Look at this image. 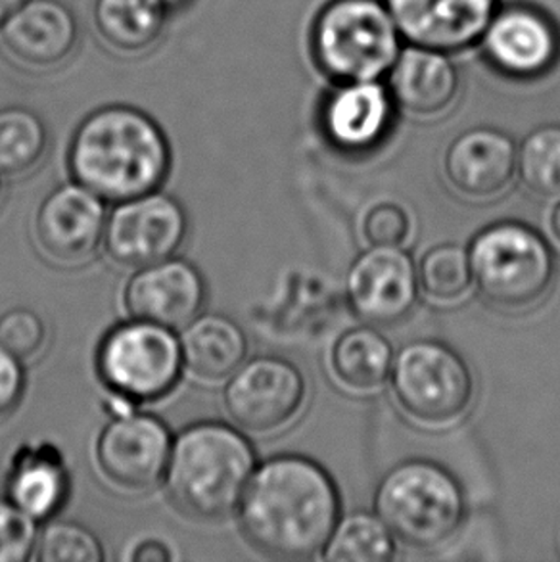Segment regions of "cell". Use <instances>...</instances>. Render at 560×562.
I'll use <instances>...</instances> for the list:
<instances>
[{
	"label": "cell",
	"instance_id": "cell-20",
	"mask_svg": "<svg viewBox=\"0 0 560 562\" xmlns=\"http://www.w3.org/2000/svg\"><path fill=\"white\" fill-rule=\"evenodd\" d=\"M394 108L387 83H338L326 97L321 123L333 145L359 153L379 145L392 123Z\"/></svg>",
	"mask_w": 560,
	"mask_h": 562
},
{
	"label": "cell",
	"instance_id": "cell-28",
	"mask_svg": "<svg viewBox=\"0 0 560 562\" xmlns=\"http://www.w3.org/2000/svg\"><path fill=\"white\" fill-rule=\"evenodd\" d=\"M472 266L467 248L446 243L424 254L418 266V286L436 302H457L472 286Z\"/></svg>",
	"mask_w": 560,
	"mask_h": 562
},
{
	"label": "cell",
	"instance_id": "cell-15",
	"mask_svg": "<svg viewBox=\"0 0 560 562\" xmlns=\"http://www.w3.org/2000/svg\"><path fill=\"white\" fill-rule=\"evenodd\" d=\"M403 41L410 45L457 54L478 45L497 0H384Z\"/></svg>",
	"mask_w": 560,
	"mask_h": 562
},
{
	"label": "cell",
	"instance_id": "cell-6",
	"mask_svg": "<svg viewBox=\"0 0 560 562\" xmlns=\"http://www.w3.org/2000/svg\"><path fill=\"white\" fill-rule=\"evenodd\" d=\"M469 256L478 292L497 310H530L553 286V250L524 223L501 221L485 227L470 244Z\"/></svg>",
	"mask_w": 560,
	"mask_h": 562
},
{
	"label": "cell",
	"instance_id": "cell-26",
	"mask_svg": "<svg viewBox=\"0 0 560 562\" xmlns=\"http://www.w3.org/2000/svg\"><path fill=\"white\" fill-rule=\"evenodd\" d=\"M395 555V536L379 517L356 513L334 528L325 559L334 562H388Z\"/></svg>",
	"mask_w": 560,
	"mask_h": 562
},
{
	"label": "cell",
	"instance_id": "cell-19",
	"mask_svg": "<svg viewBox=\"0 0 560 562\" xmlns=\"http://www.w3.org/2000/svg\"><path fill=\"white\" fill-rule=\"evenodd\" d=\"M384 79L395 108L413 117L446 114L461 91V71L451 54L423 46H403Z\"/></svg>",
	"mask_w": 560,
	"mask_h": 562
},
{
	"label": "cell",
	"instance_id": "cell-32",
	"mask_svg": "<svg viewBox=\"0 0 560 562\" xmlns=\"http://www.w3.org/2000/svg\"><path fill=\"white\" fill-rule=\"evenodd\" d=\"M410 233V213L402 205L382 202L365 213L363 236L371 246H402Z\"/></svg>",
	"mask_w": 560,
	"mask_h": 562
},
{
	"label": "cell",
	"instance_id": "cell-31",
	"mask_svg": "<svg viewBox=\"0 0 560 562\" xmlns=\"http://www.w3.org/2000/svg\"><path fill=\"white\" fill-rule=\"evenodd\" d=\"M37 543L35 520L12 502H0V562L30 559Z\"/></svg>",
	"mask_w": 560,
	"mask_h": 562
},
{
	"label": "cell",
	"instance_id": "cell-14",
	"mask_svg": "<svg viewBox=\"0 0 560 562\" xmlns=\"http://www.w3.org/2000/svg\"><path fill=\"white\" fill-rule=\"evenodd\" d=\"M79 22L61 0H25L0 23V45L27 71H54L76 54Z\"/></svg>",
	"mask_w": 560,
	"mask_h": 562
},
{
	"label": "cell",
	"instance_id": "cell-33",
	"mask_svg": "<svg viewBox=\"0 0 560 562\" xmlns=\"http://www.w3.org/2000/svg\"><path fill=\"white\" fill-rule=\"evenodd\" d=\"M23 386L22 363L0 346V417L8 415L22 400Z\"/></svg>",
	"mask_w": 560,
	"mask_h": 562
},
{
	"label": "cell",
	"instance_id": "cell-13",
	"mask_svg": "<svg viewBox=\"0 0 560 562\" xmlns=\"http://www.w3.org/2000/svg\"><path fill=\"white\" fill-rule=\"evenodd\" d=\"M480 45L490 66L513 79L547 76L560 58L559 27L528 4L497 8Z\"/></svg>",
	"mask_w": 560,
	"mask_h": 562
},
{
	"label": "cell",
	"instance_id": "cell-4",
	"mask_svg": "<svg viewBox=\"0 0 560 562\" xmlns=\"http://www.w3.org/2000/svg\"><path fill=\"white\" fill-rule=\"evenodd\" d=\"M374 510L405 546L436 549L459 532L467 503L459 480L446 467L411 459L380 480Z\"/></svg>",
	"mask_w": 560,
	"mask_h": 562
},
{
	"label": "cell",
	"instance_id": "cell-24",
	"mask_svg": "<svg viewBox=\"0 0 560 562\" xmlns=\"http://www.w3.org/2000/svg\"><path fill=\"white\" fill-rule=\"evenodd\" d=\"M394 358L392 344L377 328L356 327L336 338L331 366L348 390L374 392L390 379Z\"/></svg>",
	"mask_w": 560,
	"mask_h": 562
},
{
	"label": "cell",
	"instance_id": "cell-12",
	"mask_svg": "<svg viewBox=\"0 0 560 562\" xmlns=\"http://www.w3.org/2000/svg\"><path fill=\"white\" fill-rule=\"evenodd\" d=\"M346 284L351 310L369 325L392 327L417 304L418 271L400 246H372L361 254L349 267Z\"/></svg>",
	"mask_w": 560,
	"mask_h": 562
},
{
	"label": "cell",
	"instance_id": "cell-37",
	"mask_svg": "<svg viewBox=\"0 0 560 562\" xmlns=\"http://www.w3.org/2000/svg\"><path fill=\"white\" fill-rule=\"evenodd\" d=\"M161 7L166 8L169 14H173L177 10H181V8L189 7L190 0H158Z\"/></svg>",
	"mask_w": 560,
	"mask_h": 562
},
{
	"label": "cell",
	"instance_id": "cell-17",
	"mask_svg": "<svg viewBox=\"0 0 560 562\" xmlns=\"http://www.w3.org/2000/svg\"><path fill=\"white\" fill-rule=\"evenodd\" d=\"M205 304V284L197 267L184 259H164L141 267L125 290L133 319L179 330L197 319Z\"/></svg>",
	"mask_w": 560,
	"mask_h": 562
},
{
	"label": "cell",
	"instance_id": "cell-3",
	"mask_svg": "<svg viewBox=\"0 0 560 562\" xmlns=\"http://www.w3.org/2000/svg\"><path fill=\"white\" fill-rule=\"evenodd\" d=\"M254 472L256 456L243 434L221 423H202L173 441L167 494L184 515L217 520L240 505Z\"/></svg>",
	"mask_w": 560,
	"mask_h": 562
},
{
	"label": "cell",
	"instance_id": "cell-9",
	"mask_svg": "<svg viewBox=\"0 0 560 562\" xmlns=\"http://www.w3.org/2000/svg\"><path fill=\"white\" fill-rule=\"evenodd\" d=\"M305 402V379L287 359L258 358L228 379L225 407L235 425L251 434H271L290 425Z\"/></svg>",
	"mask_w": 560,
	"mask_h": 562
},
{
	"label": "cell",
	"instance_id": "cell-22",
	"mask_svg": "<svg viewBox=\"0 0 560 562\" xmlns=\"http://www.w3.org/2000/svg\"><path fill=\"white\" fill-rule=\"evenodd\" d=\"M182 363L197 379L220 382L240 369L248 353L243 328L225 315H198L181 336Z\"/></svg>",
	"mask_w": 560,
	"mask_h": 562
},
{
	"label": "cell",
	"instance_id": "cell-27",
	"mask_svg": "<svg viewBox=\"0 0 560 562\" xmlns=\"http://www.w3.org/2000/svg\"><path fill=\"white\" fill-rule=\"evenodd\" d=\"M516 171L534 194L560 198V125H541L524 137Z\"/></svg>",
	"mask_w": 560,
	"mask_h": 562
},
{
	"label": "cell",
	"instance_id": "cell-25",
	"mask_svg": "<svg viewBox=\"0 0 560 562\" xmlns=\"http://www.w3.org/2000/svg\"><path fill=\"white\" fill-rule=\"evenodd\" d=\"M48 150V130L30 108L0 110V177H23L41 166Z\"/></svg>",
	"mask_w": 560,
	"mask_h": 562
},
{
	"label": "cell",
	"instance_id": "cell-29",
	"mask_svg": "<svg viewBox=\"0 0 560 562\" xmlns=\"http://www.w3.org/2000/svg\"><path fill=\"white\" fill-rule=\"evenodd\" d=\"M35 559L43 562H100L104 549L99 538L76 522H54L35 543Z\"/></svg>",
	"mask_w": 560,
	"mask_h": 562
},
{
	"label": "cell",
	"instance_id": "cell-35",
	"mask_svg": "<svg viewBox=\"0 0 560 562\" xmlns=\"http://www.w3.org/2000/svg\"><path fill=\"white\" fill-rule=\"evenodd\" d=\"M25 0H0V23L7 20L8 15L22 7Z\"/></svg>",
	"mask_w": 560,
	"mask_h": 562
},
{
	"label": "cell",
	"instance_id": "cell-5",
	"mask_svg": "<svg viewBox=\"0 0 560 562\" xmlns=\"http://www.w3.org/2000/svg\"><path fill=\"white\" fill-rule=\"evenodd\" d=\"M402 41L384 0H333L311 33L318 68L336 83L384 79Z\"/></svg>",
	"mask_w": 560,
	"mask_h": 562
},
{
	"label": "cell",
	"instance_id": "cell-10",
	"mask_svg": "<svg viewBox=\"0 0 560 562\" xmlns=\"http://www.w3.org/2000/svg\"><path fill=\"white\" fill-rule=\"evenodd\" d=\"M187 235V213L175 198L150 192L120 202L108 217L104 246L115 263L131 269L173 258Z\"/></svg>",
	"mask_w": 560,
	"mask_h": 562
},
{
	"label": "cell",
	"instance_id": "cell-34",
	"mask_svg": "<svg viewBox=\"0 0 560 562\" xmlns=\"http://www.w3.org/2000/svg\"><path fill=\"white\" fill-rule=\"evenodd\" d=\"M130 559L135 562H167L171 559V553L164 543L148 540L138 543L137 548L131 551Z\"/></svg>",
	"mask_w": 560,
	"mask_h": 562
},
{
	"label": "cell",
	"instance_id": "cell-30",
	"mask_svg": "<svg viewBox=\"0 0 560 562\" xmlns=\"http://www.w3.org/2000/svg\"><path fill=\"white\" fill-rule=\"evenodd\" d=\"M48 330L41 315L15 307L0 315V346L20 363H31L45 351Z\"/></svg>",
	"mask_w": 560,
	"mask_h": 562
},
{
	"label": "cell",
	"instance_id": "cell-21",
	"mask_svg": "<svg viewBox=\"0 0 560 562\" xmlns=\"http://www.w3.org/2000/svg\"><path fill=\"white\" fill-rule=\"evenodd\" d=\"M68 494V471L56 449L38 446L15 457L8 476V497L35 522L54 517Z\"/></svg>",
	"mask_w": 560,
	"mask_h": 562
},
{
	"label": "cell",
	"instance_id": "cell-1",
	"mask_svg": "<svg viewBox=\"0 0 560 562\" xmlns=\"http://www.w3.org/2000/svg\"><path fill=\"white\" fill-rule=\"evenodd\" d=\"M238 507L246 540L279 561L317 557L340 522L334 480L302 456L275 457L256 469Z\"/></svg>",
	"mask_w": 560,
	"mask_h": 562
},
{
	"label": "cell",
	"instance_id": "cell-2",
	"mask_svg": "<svg viewBox=\"0 0 560 562\" xmlns=\"http://www.w3.org/2000/svg\"><path fill=\"white\" fill-rule=\"evenodd\" d=\"M69 171L110 202L150 194L171 168L166 133L150 115L125 104L99 108L79 123L69 145Z\"/></svg>",
	"mask_w": 560,
	"mask_h": 562
},
{
	"label": "cell",
	"instance_id": "cell-36",
	"mask_svg": "<svg viewBox=\"0 0 560 562\" xmlns=\"http://www.w3.org/2000/svg\"><path fill=\"white\" fill-rule=\"evenodd\" d=\"M549 228H551V235L555 240L560 244V202L555 205L551 217H549Z\"/></svg>",
	"mask_w": 560,
	"mask_h": 562
},
{
	"label": "cell",
	"instance_id": "cell-23",
	"mask_svg": "<svg viewBox=\"0 0 560 562\" xmlns=\"http://www.w3.org/2000/svg\"><path fill=\"white\" fill-rule=\"evenodd\" d=\"M169 12L158 0H94L92 22L114 53L138 56L158 45Z\"/></svg>",
	"mask_w": 560,
	"mask_h": 562
},
{
	"label": "cell",
	"instance_id": "cell-7",
	"mask_svg": "<svg viewBox=\"0 0 560 562\" xmlns=\"http://www.w3.org/2000/svg\"><path fill=\"white\" fill-rule=\"evenodd\" d=\"M392 387L400 407L424 426H447L467 413L474 379L464 359L438 340L405 344L395 353Z\"/></svg>",
	"mask_w": 560,
	"mask_h": 562
},
{
	"label": "cell",
	"instance_id": "cell-8",
	"mask_svg": "<svg viewBox=\"0 0 560 562\" xmlns=\"http://www.w3.org/2000/svg\"><path fill=\"white\" fill-rule=\"evenodd\" d=\"M181 340L173 330L133 319L104 338L99 373L112 394L133 403L156 402L169 394L181 376Z\"/></svg>",
	"mask_w": 560,
	"mask_h": 562
},
{
	"label": "cell",
	"instance_id": "cell-11",
	"mask_svg": "<svg viewBox=\"0 0 560 562\" xmlns=\"http://www.w3.org/2000/svg\"><path fill=\"white\" fill-rule=\"evenodd\" d=\"M171 434L159 418L130 413L100 434L97 461L114 486L127 492H146L166 479L171 457Z\"/></svg>",
	"mask_w": 560,
	"mask_h": 562
},
{
	"label": "cell",
	"instance_id": "cell-18",
	"mask_svg": "<svg viewBox=\"0 0 560 562\" xmlns=\"http://www.w3.org/2000/svg\"><path fill=\"white\" fill-rule=\"evenodd\" d=\"M518 146L507 133L474 127L451 140L444 156L447 181L462 196L485 200L513 183Z\"/></svg>",
	"mask_w": 560,
	"mask_h": 562
},
{
	"label": "cell",
	"instance_id": "cell-16",
	"mask_svg": "<svg viewBox=\"0 0 560 562\" xmlns=\"http://www.w3.org/2000/svg\"><path fill=\"white\" fill-rule=\"evenodd\" d=\"M107 207L102 198L69 183L53 190L41 204L35 221L38 246L60 263H83L91 259L107 231Z\"/></svg>",
	"mask_w": 560,
	"mask_h": 562
}]
</instances>
